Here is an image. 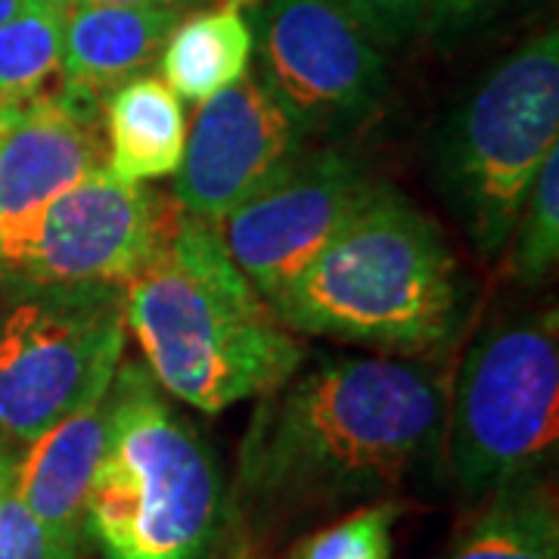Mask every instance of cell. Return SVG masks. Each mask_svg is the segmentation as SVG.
Segmentation results:
<instances>
[{
  "label": "cell",
  "instance_id": "obj_18",
  "mask_svg": "<svg viewBox=\"0 0 559 559\" xmlns=\"http://www.w3.org/2000/svg\"><path fill=\"white\" fill-rule=\"evenodd\" d=\"M60 0H32L0 25V121L62 94Z\"/></svg>",
  "mask_w": 559,
  "mask_h": 559
},
{
  "label": "cell",
  "instance_id": "obj_17",
  "mask_svg": "<svg viewBox=\"0 0 559 559\" xmlns=\"http://www.w3.org/2000/svg\"><path fill=\"white\" fill-rule=\"evenodd\" d=\"M448 559H559L557 498L544 473L488 495Z\"/></svg>",
  "mask_w": 559,
  "mask_h": 559
},
{
  "label": "cell",
  "instance_id": "obj_11",
  "mask_svg": "<svg viewBox=\"0 0 559 559\" xmlns=\"http://www.w3.org/2000/svg\"><path fill=\"white\" fill-rule=\"evenodd\" d=\"M301 146L305 134L296 121L249 72L202 100L175 171V202L215 227Z\"/></svg>",
  "mask_w": 559,
  "mask_h": 559
},
{
  "label": "cell",
  "instance_id": "obj_2",
  "mask_svg": "<svg viewBox=\"0 0 559 559\" xmlns=\"http://www.w3.org/2000/svg\"><path fill=\"white\" fill-rule=\"evenodd\" d=\"M124 323L162 392L202 414L261 399L305 364L299 340L227 255L218 230L183 209L128 280Z\"/></svg>",
  "mask_w": 559,
  "mask_h": 559
},
{
  "label": "cell",
  "instance_id": "obj_10",
  "mask_svg": "<svg viewBox=\"0 0 559 559\" xmlns=\"http://www.w3.org/2000/svg\"><path fill=\"white\" fill-rule=\"evenodd\" d=\"M175 197L112 175L106 165L69 187L44 212L13 277L47 286L124 289L178 218Z\"/></svg>",
  "mask_w": 559,
  "mask_h": 559
},
{
  "label": "cell",
  "instance_id": "obj_19",
  "mask_svg": "<svg viewBox=\"0 0 559 559\" xmlns=\"http://www.w3.org/2000/svg\"><path fill=\"white\" fill-rule=\"evenodd\" d=\"M503 271L520 286H540L559 259V153L554 150L528 190L520 218L503 246Z\"/></svg>",
  "mask_w": 559,
  "mask_h": 559
},
{
  "label": "cell",
  "instance_id": "obj_15",
  "mask_svg": "<svg viewBox=\"0 0 559 559\" xmlns=\"http://www.w3.org/2000/svg\"><path fill=\"white\" fill-rule=\"evenodd\" d=\"M106 168L124 180H156L178 171L187 146L183 100L162 75H138L103 103Z\"/></svg>",
  "mask_w": 559,
  "mask_h": 559
},
{
  "label": "cell",
  "instance_id": "obj_27",
  "mask_svg": "<svg viewBox=\"0 0 559 559\" xmlns=\"http://www.w3.org/2000/svg\"><path fill=\"white\" fill-rule=\"evenodd\" d=\"M60 3H62V7H69V3H72V0H60Z\"/></svg>",
  "mask_w": 559,
  "mask_h": 559
},
{
  "label": "cell",
  "instance_id": "obj_28",
  "mask_svg": "<svg viewBox=\"0 0 559 559\" xmlns=\"http://www.w3.org/2000/svg\"><path fill=\"white\" fill-rule=\"evenodd\" d=\"M289 559H293V557H289Z\"/></svg>",
  "mask_w": 559,
  "mask_h": 559
},
{
  "label": "cell",
  "instance_id": "obj_12",
  "mask_svg": "<svg viewBox=\"0 0 559 559\" xmlns=\"http://www.w3.org/2000/svg\"><path fill=\"white\" fill-rule=\"evenodd\" d=\"M103 109L62 91L0 121V277L28 255L44 212L106 165Z\"/></svg>",
  "mask_w": 559,
  "mask_h": 559
},
{
  "label": "cell",
  "instance_id": "obj_16",
  "mask_svg": "<svg viewBox=\"0 0 559 559\" xmlns=\"http://www.w3.org/2000/svg\"><path fill=\"white\" fill-rule=\"evenodd\" d=\"M255 35L246 10L221 0L218 7L180 16L162 47V79L180 100L202 103L252 72Z\"/></svg>",
  "mask_w": 559,
  "mask_h": 559
},
{
  "label": "cell",
  "instance_id": "obj_26",
  "mask_svg": "<svg viewBox=\"0 0 559 559\" xmlns=\"http://www.w3.org/2000/svg\"><path fill=\"white\" fill-rule=\"evenodd\" d=\"M28 3H32V0H0V25L7 20H13L22 7H28Z\"/></svg>",
  "mask_w": 559,
  "mask_h": 559
},
{
  "label": "cell",
  "instance_id": "obj_23",
  "mask_svg": "<svg viewBox=\"0 0 559 559\" xmlns=\"http://www.w3.org/2000/svg\"><path fill=\"white\" fill-rule=\"evenodd\" d=\"M513 0H429V13L423 22V35L439 47H451L479 25L491 22Z\"/></svg>",
  "mask_w": 559,
  "mask_h": 559
},
{
  "label": "cell",
  "instance_id": "obj_5",
  "mask_svg": "<svg viewBox=\"0 0 559 559\" xmlns=\"http://www.w3.org/2000/svg\"><path fill=\"white\" fill-rule=\"evenodd\" d=\"M559 146L557 28L525 40L444 119L432 180L481 259H498L544 159Z\"/></svg>",
  "mask_w": 559,
  "mask_h": 559
},
{
  "label": "cell",
  "instance_id": "obj_25",
  "mask_svg": "<svg viewBox=\"0 0 559 559\" xmlns=\"http://www.w3.org/2000/svg\"><path fill=\"white\" fill-rule=\"evenodd\" d=\"M72 3H134V7H171V10H187L200 0H72ZM69 3V7H72Z\"/></svg>",
  "mask_w": 559,
  "mask_h": 559
},
{
  "label": "cell",
  "instance_id": "obj_14",
  "mask_svg": "<svg viewBox=\"0 0 559 559\" xmlns=\"http://www.w3.org/2000/svg\"><path fill=\"white\" fill-rule=\"evenodd\" d=\"M183 10L134 3H72L62 22V91L100 106L146 75Z\"/></svg>",
  "mask_w": 559,
  "mask_h": 559
},
{
  "label": "cell",
  "instance_id": "obj_22",
  "mask_svg": "<svg viewBox=\"0 0 559 559\" xmlns=\"http://www.w3.org/2000/svg\"><path fill=\"white\" fill-rule=\"evenodd\" d=\"M0 559H81L62 547L10 488L0 495Z\"/></svg>",
  "mask_w": 559,
  "mask_h": 559
},
{
  "label": "cell",
  "instance_id": "obj_21",
  "mask_svg": "<svg viewBox=\"0 0 559 559\" xmlns=\"http://www.w3.org/2000/svg\"><path fill=\"white\" fill-rule=\"evenodd\" d=\"M342 13L377 47H399L423 35L429 0H336Z\"/></svg>",
  "mask_w": 559,
  "mask_h": 559
},
{
  "label": "cell",
  "instance_id": "obj_8",
  "mask_svg": "<svg viewBox=\"0 0 559 559\" xmlns=\"http://www.w3.org/2000/svg\"><path fill=\"white\" fill-rule=\"evenodd\" d=\"M249 20L252 75L305 138L348 134L377 116L385 62L336 0H261Z\"/></svg>",
  "mask_w": 559,
  "mask_h": 559
},
{
  "label": "cell",
  "instance_id": "obj_6",
  "mask_svg": "<svg viewBox=\"0 0 559 559\" xmlns=\"http://www.w3.org/2000/svg\"><path fill=\"white\" fill-rule=\"evenodd\" d=\"M448 466L466 500L540 476L559 441L557 311L510 314L476 333L444 419Z\"/></svg>",
  "mask_w": 559,
  "mask_h": 559
},
{
  "label": "cell",
  "instance_id": "obj_20",
  "mask_svg": "<svg viewBox=\"0 0 559 559\" xmlns=\"http://www.w3.org/2000/svg\"><path fill=\"white\" fill-rule=\"evenodd\" d=\"M399 503L382 500L336 525L301 540L293 559H389L392 554V525L399 520Z\"/></svg>",
  "mask_w": 559,
  "mask_h": 559
},
{
  "label": "cell",
  "instance_id": "obj_1",
  "mask_svg": "<svg viewBox=\"0 0 559 559\" xmlns=\"http://www.w3.org/2000/svg\"><path fill=\"white\" fill-rule=\"evenodd\" d=\"M448 392L432 364L323 358L261 395L246 429L234 516L264 535L399 491L439 457Z\"/></svg>",
  "mask_w": 559,
  "mask_h": 559
},
{
  "label": "cell",
  "instance_id": "obj_4",
  "mask_svg": "<svg viewBox=\"0 0 559 559\" xmlns=\"http://www.w3.org/2000/svg\"><path fill=\"white\" fill-rule=\"evenodd\" d=\"M227 507L209 441L171 407L143 360L121 358L109 441L87 495V540L103 559H215Z\"/></svg>",
  "mask_w": 559,
  "mask_h": 559
},
{
  "label": "cell",
  "instance_id": "obj_9",
  "mask_svg": "<svg viewBox=\"0 0 559 559\" xmlns=\"http://www.w3.org/2000/svg\"><path fill=\"white\" fill-rule=\"evenodd\" d=\"M382 187L385 180L367 162L340 146H301L215 230L234 264L271 301L311 267Z\"/></svg>",
  "mask_w": 559,
  "mask_h": 559
},
{
  "label": "cell",
  "instance_id": "obj_24",
  "mask_svg": "<svg viewBox=\"0 0 559 559\" xmlns=\"http://www.w3.org/2000/svg\"><path fill=\"white\" fill-rule=\"evenodd\" d=\"M16 457L20 451L0 436V495L13 488V473H16Z\"/></svg>",
  "mask_w": 559,
  "mask_h": 559
},
{
  "label": "cell",
  "instance_id": "obj_13",
  "mask_svg": "<svg viewBox=\"0 0 559 559\" xmlns=\"http://www.w3.org/2000/svg\"><path fill=\"white\" fill-rule=\"evenodd\" d=\"M112 423V382L28 441L16 457L13 491L69 550H84V513Z\"/></svg>",
  "mask_w": 559,
  "mask_h": 559
},
{
  "label": "cell",
  "instance_id": "obj_3",
  "mask_svg": "<svg viewBox=\"0 0 559 559\" xmlns=\"http://www.w3.org/2000/svg\"><path fill=\"white\" fill-rule=\"evenodd\" d=\"M267 305L293 333L436 358L466 326L469 283L439 227L385 183Z\"/></svg>",
  "mask_w": 559,
  "mask_h": 559
},
{
  "label": "cell",
  "instance_id": "obj_7",
  "mask_svg": "<svg viewBox=\"0 0 559 559\" xmlns=\"http://www.w3.org/2000/svg\"><path fill=\"white\" fill-rule=\"evenodd\" d=\"M0 286V436L22 451L112 382L124 358V289Z\"/></svg>",
  "mask_w": 559,
  "mask_h": 559
}]
</instances>
